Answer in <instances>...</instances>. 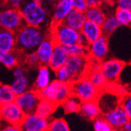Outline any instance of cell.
Instances as JSON below:
<instances>
[{
  "mask_svg": "<svg viewBox=\"0 0 131 131\" xmlns=\"http://www.w3.org/2000/svg\"><path fill=\"white\" fill-rule=\"evenodd\" d=\"M47 35L42 28L26 25L16 32V49L25 54L34 52Z\"/></svg>",
  "mask_w": 131,
  "mask_h": 131,
  "instance_id": "1",
  "label": "cell"
},
{
  "mask_svg": "<svg viewBox=\"0 0 131 131\" xmlns=\"http://www.w3.org/2000/svg\"><path fill=\"white\" fill-rule=\"evenodd\" d=\"M89 60V57L69 56L64 65L54 71L56 79L71 84L86 75Z\"/></svg>",
  "mask_w": 131,
  "mask_h": 131,
  "instance_id": "2",
  "label": "cell"
},
{
  "mask_svg": "<svg viewBox=\"0 0 131 131\" xmlns=\"http://www.w3.org/2000/svg\"><path fill=\"white\" fill-rule=\"evenodd\" d=\"M26 25L43 28L50 23V14L35 0H25L19 9ZM51 25V23H50Z\"/></svg>",
  "mask_w": 131,
  "mask_h": 131,
  "instance_id": "3",
  "label": "cell"
},
{
  "mask_svg": "<svg viewBox=\"0 0 131 131\" xmlns=\"http://www.w3.org/2000/svg\"><path fill=\"white\" fill-rule=\"evenodd\" d=\"M39 94L41 98L47 99L60 106L71 95V84L54 79L45 89L39 92Z\"/></svg>",
  "mask_w": 131,
  "mask_h": 131,
  "instance_id": "4",
  "label": "cell"
},
{
  "mask_svg": "<svg viewBox=\"0 0 131 131\" xmlns=\"http://www.w3.org/2000/svg\"><path fill=\"white\" fill-rule=\"evenodd\" d=\"M71 95L79 98L81 102L97 101L101 93L86 75L71 83Z\"/></svg>",
  "mask_w": 131,
  "mask_h": 131,
  "instance_id": "5",
  "label": "cell"
},
{
  "mask_svg": "<svg viewBox=\"0 0 131 131\" xmlns=\"http://www.w3.org/2000/svg\"><path fill=\"white\" fill-rule=\"evenodd\" d=\"M49 34L56 44L67 46L78 42L80 31L71 28L64 22H61L57 24L51 23Z\"/></svg>",
  "mask_w": 131,
  "mask_h": 131,
  "instance_id": "6",
  "label": "cell"
},
{
  "mask_svg": "<svg viewBox=\"0 0 131 131\" xmlns=\"http://www.w3.org/2000/svg\"><path fill=\"white\" fill-rule=\"evenodd\" d=\"M26 25V23L19 9L6 8L0 10V27L17 32Z\"/></svg>",
  "mask_w": 131,
  "mask_h": 131,
  "instance_id": "7",
  "label": "cell"
},
{
  "mask_svg": "<svg viewBox=\"0 0 131 131\" xmlns=\"http://www.w3.org/2000/svg\"><path fill=\"white\" fill-rule=\"evenodd\" d=\"M25 114L15 101L1 104L0 105V122L8 124L20 125Z\"/></svg>",
  "mask_w": 131,
  "mask_h": 131,
  "instance_id": "8",
  "label": "cell"
},
{
  "mask_svg": "<svg viewBox=\"0 0 131 131\" xmlns=\"http://www.w3.org/2000/svg\"><path fill=\"white\" fill-rule=\"evenodd\" d=\"M41 97L39 92L33 88L29 89L20 95H17L15 102L25 112V115L31 114L35 112L37 104L40 101Z\"/></svg>",
  "mask_w": 131,
  "mask_h": 131,
  "instance_id": "9",
  "label": "cell"
},
{
  "mask_svg": "<svg viewBox=\"0 0 131 131\" xmlns=\"http://www.w3.org/2000/svg\"><path fill=\"white\" fill-rule=\"evenodd\" d=\"M125 67V62L120 59H105L101 63V71L108 82H117Z\"/></svg>",
  "mask_w": 131,
  "mask_h": 131,
  "instance_id": "10",
  "label": "cell"
},
{
  "mask_svg": "<svg viewBox=\"0 0 131 131\" xmlns=\"http://www.w3.org/2000/svg\"><path fill=\"white\" fill-rule=\"evenodd\" d=\"M88 50L90 58L95 59L99 61H104L110 52L109 36L103 34L97 40L90 43Z\"/></svg>",
  "mask_w": 131,
  "mask_h": 131,
  "instance_id": "11",
  "label": "cell"
},
{
  "mask_svg": "<svg viewBox=\"0 0 131 131\" xmlns=\"http://www.w3.org/2000/svg\"><path fill=\"white\" fill-rule=\"evenodd\" d=\"M50 119L34 112L25 115L20 126L23 131H47Z\"/></svg>",
  "mask_w": 131,
  "mask_h": 131,
  "instance_id": "12",
  "label": "cell"
},
{
  "mask_svg": "<svg viewBox=\"0 0 131 131\" xmlns=\"http://www.w3.org/2000/svg\"><path fill=\"white\" fill-rule=\"evenodd\" d=\"M103 117L115 130L121 129L123 125L129 120L125 110L120 104L104 113Z\"/></svg>",
  "mask_w": 131,
  "mask_h": 131,
  "instance_id": "13",
  "label": "cell"
},
{
  "mask_svg": "<svg viewBox=\"0 0 131 131\" xmlns=\"http://www.w3.org/2000/svg\"><path fill=\"white\" fill-rule=\"evenodd\" d=\"M55 42L51 38L50 35L48 32V35H46V38L42 40V42L39 44L38 48L35 50L39 61L40 64L42 65H48L50 60L51 58L54 46H55Z\"/></svg>",
  "mask_w": 131,
  "mask_h": 131,
  "instance_id": "14",
  "label": "cell"
},
{
  "mask_svg": "<svg viewBox=\"0 0 131 131\" xmlns=\"http://www.w3.org/2000/svg\"><path fill=\"white\" fill-rule=\"evenodd\" d=\"M25 56L17 49L14 51H0V64L8 69H13L24 64Z\"/></svg>",
  "mask_w": 131,
  "mask_h": 131,
  "instance_id": "15",
  "label": "cell"
},
{
  "mask_svg": "<svg viewBox=\"0 0 131 131\" xmlns=\"http://www.w3.org/2000/svg\"><path fill=\"white\" fill-rule=\"evenodd\" d=\"M53 70L48 65L40 64L38 68V72L36 78L33 83L32 88L39 92L42 91L48 86L52 79V72Z\"/></svg>",
  "mask_w": 131,
  "mask_h": 131,
  "instance_id": "16",
  "label": "cell"
},
{
  "mask_svg": "<svg viewBox=\"0 0 131 131\" xmlns=\"http://www.w3.org/2000/svg\"><path fill=\"white\" fill-rule=\"evenodd\" d=\"M72 9L73 5L71 0H57L51 14V23L63 22Z\"/></svg>",
  "mask_w": 131,
  "mask_h": 131,
  "instance_id": "17",
  "label": "cell"
},
{
  "mask_svg": "<svg viewBox=\"0 0 131 131\" xmlns=\"http://www.w3.org/2000/svg\"><path fill=\"white\" fill-rule=\"evenodd\" d=\"M69 55L66 50L65 46L60 44H55L48 66L53 71H55L64 65Z\"/></svg>",
  "mask_w": 131,
  "mask_h": 131,
  "instance_id": "18",
  "label": "cell"
},
{
  "mask_svg": "<svg viewBox=\"0 0 131 131\" xmlns=\"http://www.w3.org/2000/svg\"><path fill=\"white\" fill-rule=\"evenodd\" d=\"M99 107L101 110L102 115L115 107L120 104V97L117 94L110 93L106 90L101 91V94L97 100Z\"/></svg>",
  "mask_w": 131,
  "mask_h": 131,
  "instance_id": "19",
  "label": "cell"
},
{
  "mask_svg": "<svg viewBox=\"0 0 131 131\" xmlns=\"http://www.w3.org/2000/svg\"><path fill=\"white\" fill-rule=\"evenodd\" d=\"M80 33L84 35L89 43L97 40L104 34L101 25L95 24L90 20H86L84 25L80 30Z\"/></svg>",
  "mask_w": 131,
  "mask_h": 131,
  "instance_id": "20",
  "label": "cell"
},
{
  "mask_svg": "<svg viewBox=\"0 0 131 131\" xmlns=\"http://www.w3.org/2000/svg\"><path fill=\"white\" fill-rule=\"evenodd\" d=\"M16 44V33L0 27V51H14Z\"/></svg>",
  "mask_w": 131,
  "mask_h": 131,
  "instance_id": "21",
  "label": "cell"
},
{
  "mask_svg": "<svg viewBox=\"0 0 131 131\" xmlns=\"http://www.w3.org/2000/svg\"><path fill=\"white\" fill-rule=\"evenodd\" d=\"M86 20V17L85 12L78 10L73 8L71 10L70 13L67 15V17H65L63 22L66 25L71 27V28H74L80 31Z\"/></svg>",
  "mask_w": 131,
  "mask_h": 131,
  "instance_id": "22",
  "label": "cell"
},
{
  "mask_svg": "<svg viewBox=\"0 0 131 131\" xmlns=\"http://www.w3.org/2000/svg\"><path fill=\"white\" fill-rule=\"evenodd\" d=\"M79 113L86 118L93 121L100 117L102 114L97 101L82 102Z\"/></svg>",
  "mask_w": 131,
  "mask_h": 131,
  "instance_id": "23",
  "label": "cell"
},
{
  "mask_svg": "<svg viewBox=\"0 0 131 131\" xmlns=\"http://www.w3.org/2000/svg\"><path fill=\"white\" fill-rule=\"evenodd\" d=\"M58 106L59 105L54 104L53 102L49 100L41 98L37 104L36 109H35V112L43 118L50 119L52 117V115L54 114V112H56V110L57 109Z\"/></svg>",
  "mask_w": 131,
  "mask_h": 131,
  "instance_id": "24",
  "label": "cell"
},
{
  "mask_svg": "<svg viewBox=\"0 0 131 131\" xmlns=\"http://www.w3.org/2000/svg\"><path fill=\"white\" fill-rule=\"evenodd\" d=\"M87 20L102 25L107 15L101 6H89L85 11Z\"/></svg>",
  "mask_w": 131,
  "mask_h": 131,
  "instance_id": "25",
  "label": "cell"
},
{
  "mask_svg": "<svg viewBox=\"0 0 131 131\" xmlns=\"http://www.w3.org/2000/svg\"><path fill=\"white\" fill-rule=\"evenodd\" d=\"M10 86L17 96L31 89V84L28 74H25L17 79H14Z\"/></svg>",
  "mask_w": 131,
  "mask_h": 131,
  "instance_id": "26",
  "label": "cell"
},
{
  "mask_svg": "<svg viewBox=\"0 0 131 131\" xmlns=\"http://www.w3.org/2000/svg\"><path fill=\"white\" fill-rule=\"evenodd\" d=\"M103 33L108 36H110L113 33H115L118 28L121 27L119 22L117 20L115 14H110L106 17L104 23L102 24Z\"/></svg>",
  "mask_w": 131,
  "mask_h": 131,
  "instance_id": "27",
  "label": "cell"
},
{
  "mask_svg": "<svg viewBox=\"0 0 131 131\" xmlns=\"http://www.w3.org/2000/svg\"><path fill=\"white\" fill-rule=\"evenodd\" d=\"M86 75L89 77V79L91 80V82L96 86L99 90L101 91L104 90L108 80L102 73L101 69L98 70H93V71H87Z\"/></svg>",
  "mask_w": 131,
  "mask_h": 131,
  "instance_id": "28",
  "label": "cell"
},
{
  "mask_svg": "<svg viewBox=\"0 0 131 131\" xmlns=\"http://www.w3.org/2000/svg\"><path fill=\"white\" fill-rule=\"evenodd\" d=\"M81 104L82 102L79 98L71 95L61 104V106L66 114H74L79 113Z\"/></svg>",
  "mask_w": 131,
  "mask_h": 131,
  "instance_id": "29",
  "label": "cell"
},
{
  "mask_svg": "<svg viewBox=\"0 0 131 131\" xmlns=\"http://www.w3.org/2000/svg\"><path fill=\"white\" fill-rule=\"evenodd\" d=\"M17 95L10 85L0 82V103L6 104L15 101Z\"/></svg>",
  "mask_w": 131,
  "mask_h": 131,
  "instance_id": "30",
  "label": "cell"
},
{
  "mask_svg": "<svg viewBox=\"0 0 131 131\" xmlns=\"http://www.w3.org/2000/svg\"><path fill=\"white\" fill-rule=\"evenodd\" d=\"M115 16L123 27L131 26V9H118L115 11Z\"/></svg>",
  "mask_w": 131,
  "mask_h": 131,
  "instance_id": "31",
  "label": "cell"
},
{
  "mask_svg": "<svg viewBox=\"0 0 131 131\" xmlns=\"http://www.w3.org/2000/svg\"><path fill=\"white\" fill-rule=\"evenodd\" d=\"M47 131H71V129L64 118H55L50 121Z\"/></svg>",
  "mask_w": 131,
  "mask_h": 131,
  "instance_id": "32",
  "label": "cell"
},
{
  "mask_svg": "<svg viewBox=\"0 0 131 131\" xmlns=\"http://www.w3.org/2000/svg\"><path fill=\"white\" fill-rule=\"evenodd\" d=\"M66 50L69 56H80V57H89L88 47L82 46L79 43H75L70 46H65Z\"/></svg>",
  "mask_w": 131,
  "mask_h": 131,
  "instance_id": "33",
  "label": "cell"
},
{
  "mask_svg": "<svg viewBox=\"0 0 131 131\" xmlns=\"http://www.w3.org/2000/svg\"><path fill=\"white\" fill-rule=\"evenodd\" d=\"M93 129L94 131H115V129L107 122L103 115L93 120Z\"/></svg>",
  "mask_w": 131,
  "mask_h": 131,
  "instance_id": "34",
  "label": "cell"
},
{
  "mask_svg": "<svg viewBox=\"0 0 131 131\" xmlns=\"http://www.w3.org/2000/svg\"><path fill=\"white\" fill-rule=\"evenodd\" d=\"M25 65L28 66L30 68H38L39 67L40 63H39L38 56L36 53H35V51L25 54L23 66H25Z\"/></svg>",
  "mask_w": 131,
  "mask_h": 131,
  "instance_id": "35",
  "label": "cell"
},
{
  "mask_svg": "<svg viewBox=\"0 0 131 131\" xmlns=\"http://www.w3.org/2000/svg\"><path fill=\"white\" fill-rule=\"evenodd\" d=\"M120 105L125 110L129 119L131 120V93H128L120 98Z\"/></svg>",
  "mask_w": 131,
  "mask_h": 131,
  "instance_id": "36",
  "label": "cell"
},
{
  "mask_svg": "<svg viewBox=\"0 0 131 131\" xmlns=\"http://www.w3.org/2000/svg\"><path fill=\"white\" fill-rule=\"evenodd\" d=\"M0 131H23L20 125L8 124L0 122Z\"/></svg>",
  "mask_w": 131,
  "mask_h": 131,
  "instance_id": "37",
  "label": "cell"
},
{
  "mask_svg": "<svg viewBox=\"0 0 131 131\" xmlns=\"http://www.w3.org/2000/svg\"><path fill=\"white\" fill-rule=\"evenodd\" d=\"M25 0H3L6 8H13L20 9Z\"/></svg>",
  "mask_w": 131,
  "mask_h": 131,
  "instance_id": "38",
  "label": "cell"
},
{
  "mask_svg": "<svg viewBox=\"0 0 131 131\" xmlns=\"http://www.w3.org/2000/svg\"><path fill=\"white\" fill-rule=\"evenodd\" d=\"M71 2H72L73 8L78 10L85 12L89 7L86 0H71Z\"/></svg>",
  "mask_w": 131,
  "mask_h": 131,
  "instance_id": "39",
  "label": "cell"
},
{
  "mask_svg": "<svg viewBox=\"0 0 131 131\" xmlns=\"http://www.w3.org/2000/svg\"><path fill=\"white\" fill-rule=\"evenodd\" d=\"M114 3L118 9H131V0H114Z\"/></svg>",
  "mask_w": 131,
  "mask_h": 131,
  "instance_id": "40",
  "label": "cell"
},
{
  "mask_svg": "<svg viewBox=\"0 0 131 131\" xmlns=\"http://www.w3.org/2000/svg\"><path fill=\"white\" fill-rule=\"evenodd\" d=\"M118 97L120 98L123 96H125L126 94L128 93V89L127 87L123 85V84H118V86H117V90H116V93H115Z\"/></svg>",
  "mask_w": 131,
  "mask_h": 131,
  "instance_id": "41",
  "label": "cell"
},
{
  "mask_svg": "<svg viewBox=\"0 0 131 131\" xmlns=\"http://www.w3.org/2000/svg\"><path fill=\"white\" fill-rule=\"evenodd\" d=\"M88 6H102L108 0H86Z\"/></svg>",
  "mask_w": 131,
  "mask_h": 131,
  "instance_id": "42",
  "label": "cell"
},
{
  "mask_svg": "<svg viewBox=\"0 0 131 131\" xmlns=\"http://www.w3.org/2000/svg\"><path fill=\"white\" fill-rule=\"evenodd\" d=\"M117 86H118V83L116 82H108L104 90L108 91V92H110V93H116V90H117Z\"/></svg>",
  "mask_w": 131,
  "mask_h": 131,
  "instance_id": "43",
  "label": "cell"
},
{
  "mask_svg": "<svg viewBox=\"0 0 131 131\" xmlns=\"http://www.w3.org/2000/svg\"><path fill=\"white\" fill-rule=\"evenodd\" d=\"M78 43L82 45V46H89L90 43L88 42V41L86 40V39L84 37V35L82 34H79V39H78Z\"/></svg>",
  "mask_w": 131,
  "mask_h": 131,
  "instance_id": "44",
  "label": "cell"
},
{
  "mask_svg": "<svg viewBox=\"0 0 131 131\" xmlns=\"http://www.w3.org/2000/svg\"><path fill=\"white\" fill-rule=\"evenodd\" d=\"M123 131H131V120H128L121 129Z\"/></svg>",
  "mask_w": 131,
  "mask_h": 131,
  "instance_id": "45",
  "label": "cell"
},
{
  "mask_svg": "<svg viewBox=\"0 0 131 131\" xmlns=\"http://www.w3.org/2000/svg\"><path fill=\"white\" fill-rule=\"evenodd\" d=\"M115 131H123L122 129H117V130H115Z\"/></svg>",
  "mask_w": 131,
  "mask_h": 131,
  "instance_id": "46",
  "label": "cell"
},
{
  "mask_svg": "<svg viewBox=\"0 0 131 131\" xmlns=\"http://www.w3.org/2000/svg\"><path fill=\"white\" fill-rule=\"evenodd\" d=\"M35 1H37V2H39V3H40V1H41V0H35Z\"/></svg>",
  "mask_w": 131,
  "mask_h": 131,
  "instance_id": "47",
  "label": "cell"
},
{
  "mask_svg": "<svg viewBox=\"0 0 131 131\" xmlns=\"http://www.w3.org/2000/svg\"><path fill=\"white\" fill-rule=\"evenodd\" d=\"M0 105H1V103H0Z\"/></svg>",
  "mask_w": 131,
  "mask_h": 131,
  "instance_id": "48",
  "label": "cell"
}]
</instances>
